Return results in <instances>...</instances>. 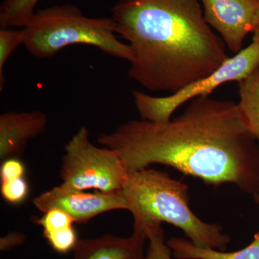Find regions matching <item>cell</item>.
<instances>
[{"instance_id": "cell-1", "label": "cell", "mask_w": 259, "mask_h": 259, "mask_svg": "<svg viewBox=\"0 0 259 259\" xmlns=\"http://www.w3.org/2000/svg\"><path fill=\"white\" fill-rule=\"evenodd\" d=\"M97 142L117 151L129 172L165 165L207 185L259 194L258 144L236 102L196 97L167 122L130 120Z\"/></svg>"}, {"instance_id": "cell-2", "label": "cell", "mask_w": 259, "mask_h": 259, "mask_svg": "<svg viewBox=\"0 0 259 259\" xmlns=\"http://www.w3.org/2000/svg\"><path fill=\"white\" fill-rule=\"evenodd\" d=\"M111 13L134 52L129 77L149 91L176 93L230 58L199 0H118Z\"/></svg>"}, {"instance_id": "cell-3", "label": "cell", "mask_w": 259, "mask_h": 259, "mask_svg": "<svg viewBox=\"0 0 259 259\" xmlns=\"http://www.w3.org/2000/svg\"><path fill=\"white\" fill-rule=\"evenodd\" d=\"M121 193L134 216V226L146 235L167 223L199 248L226 251L231 243L220 223L204 222L192 212L188 186L166 172L151 168L129 172Z\"/></svg>"}, {"instance_id": "cell-4", "label": "cell", "mask_w": 259, "mask_h": 259, "mask_svg": "<svg viewBox=\"0 0 259 259\" xmlns=\"http://www.w3.org/2000/svg\"><path fill=\"white\" fill-rule=\"evenodd\" d=\"M23 28V45L38 59L52 57L69 46L83 44L130 63L134 60L131 47L116 36L112 18H90L75 5H54L38 10Z\"/></svg>"}, {"instance_id": "cell-5", "label": "cell", "mask_w": 259, "mask_h": 259, "mask_svg": "<svg viewBox=\"0 0 259 259\" xmlns=\"http://www.w3.org/2000/svg\"><path fill=\"white\" fill-rule=\"evenodd\" d=\"M62 157L61 187L73 190L120 192L129 171L113 149L95 146L86 126L66 144Z\"/></svg>"}, {"instance_id": "cell-6", "label": "cell", "mask_w": 259, "mask_h": 259, "mask_svg": "<svg viewBox=\"0 0 259 259\" xmlns=\"http://www.w3.org/2000/svg\"><path fill=\"white\" fill-rule=\"evenodd\" d=\"M259 67V40L229 58L215 71L203 79L187 85L168 96L153 97L139 90L132 95L135 105L143 120L165 122L171 119L177 109L196 97L208 96L218 87L231 81H241Z\"/></svg>"}, {"instance_id": "cell-7", "label": "cell", "mask_w": 259, "mask_h": 259, "mask_svg": "<svg viewBox=\"0 0 259 259\" xmlns=\"http://www.w3.org/2000/svg\"><path fill=\"white\" fill-rule=\"evenodd\" d=\"M32 203L42 213L51 209H59L69 214L75 223L84 224L99 214L127 209V204L120 192L69 190L60 185L36 196Z\"/></svg>"}, {"instance_id": "cell-8", "label": "cell", "mask_w": 259, "mask_h": 259, "mask_svg": "<svg viewBox=\"0 0 259 259\" xmlns=\"http://www.w3.org/2000/svg\"><path fill=\"white\" fill-rule=\"evenodd\" d=\"M206 22L217 30L231 52L242 50L243 41L253 30L259 0H200Z\"/></svg>"}, {"instance_id": "cell-9", "label": "cell", "mask_w": 259, "mask_h": 259, "mask_svg": "<svg viewBox=\"0 0 259 259\" xmlns=\"http://www.w3.org/2000/svg\"><path fill=\"white\" fill-rule=\"evenodd\" d=\"M48 117L41 111L8 112L0 115V160L18 158L30 140L44 134Z\"/></svg>"}, {"instance_id": "cell-10", "label": "cell", "mask_w": 259, "mask_h": 259, "mask_svg": "<svg viewBox=\"0 0 259 259\" xmlns=\"http://www.w3.org/2000/svg\"><path fill=\"white\" fill-rule=\"evenodd\" d=\"M148 237L142 228L134 226L128 237L104 235L79 240L73 259H146Z\"/></svg>"}, {"instance_id": "cell-11", "label": "cell", "mask_w": 259, "mask_h": 259, "mask_svg": "<svg viewBox=\"0 0 259 259\" xmlns=\"http://www.w3.org/2000/svg\"><path fill=\"white\" fill-rule=\"evenodd\" d=\"M253 198L259 207V194ZM166 243L175 259H259V229L248 246L234 252L199 248L187 238L180 237H171Z\"/></svg>"}, {"instance_id": "cell-12", "label": "cell", "mask_w": 259, "mask_h": 259, "mask_svg": "<svg viewBox=\"0 0 259 259\" xmlns=\"http://www.w3.org/2000/svg\"><path fill=\"white\" fill-rule=\"evenodd\" d=\"M238 83V106L259 146V67Z\"/></svg>"}, {"instance_id": "cell-13", "label": "cell", "mask_w": 259, "mask_h": 259, "mask_svg": "<svg viewBox=\"0 0 259 259\" xmlns=\"http://www.w3.org/2000/svg\"><path fill=\"white\" fill-rule=\"evenodd\" d=\"M40 0H4L0 6L1 28H25L36 12L35 7Z\"/></svg>"}, {"instance_id": "cell-14", "label": "cell", "mask_w": 259, "mask_h": 259, "mask_svg": "<svg viewBox=\"0 0 259 259\" xmlns=\"http://www.w3.org/2000/svg\"><path fill=\"white\" fill-rule=\"evenodd\" d=\"M24 30L12 28L0 29V91L3 92L5 83V66L7 61L17 48L24 44Z\"/></svg>"}, {"instance_id": "cell-15", "label": "cell", "mask_w": 259, "mask_h": 259, "mask_svg": "<svg viewBox=\"0 0 259 259\" xmlns=\"http://www.w3.org/2000/svg\"><path fill=\"white\" fill-rule=\"evenodd\" d=\"M35 223L42 227L44 235L72 228L74 220L67 213L59 209H51L37 218Z\"/></svg>"}, {"instance_id": "cell-16", "label": "cell", "mask_w": 259, "mask_h": 259, "mask_svg": "<svg viewBox=\"0 0 259 259\" xmlns=\"http://www.w3.org/2000/svg\"><path fill=\"white\" fill-rule=\"evenodd\" d=\"M148 246L146 259H173L171 250L165 242L162 226L153 228L147 233Z\"/></svg>"}, {"instance_id": "cell-17", "label": "cell", "mask_w": 259, "mask_h": 259, "mask_svg": "<svg viewBox=\"0 0 259 259\" xmlns=\"http://www.w3.org/2000/svg\"><path fill=\"white\" fill-rule=\"evenodd\" d=\"M44 236L51 248L61 254H65L74 250L79 241L74 227L47 233L44 235Z\"/></svg>"}, {"instance_id": "cell-18", "label": "cell", "mask_w": 259, "mask_h": 259, "mask_svg": "<svg viewBox=\"0 0 259 259\" xmlns=\"http://www.w3.org/2000/svg\"><path fill=\"white\" fill-rule=\"evenodd\" d=\"M0 192L6 202L13 204H20L28 197V183L24 177L18 180L1 182Z\"/></svg>"}, {"instance_id": "cell-19", "label": "cell", "mask_w": 259, "mask_h": 259, "mask_svg": "<svg viewBox=\"0 0 259 259\" xmlns=\"http://www.w3.org/2000/svg\"><path fill=\"white\" fill-rule=\"evenodd\" d=\"M25 172V165L18 158H8L2 161L0 179L1 182L18 180L23 178Z\"/></svg>"}, {"instance_id": "cell-20", "label": "cell", "mask_w": 259, "mask_h": 259, "mask_svg": "<svg viewBox=\"0 0 259 259\" xmlns=\"http://www.w3.org/2000/svg\"><path fill=\"white\" fill-rule=\"evenodd\" d=\"M26 239V236L19 232L10 233L0 239V250L1 251H8L15 247L23 244Z\"/></svg>"}, {"instance_id": "cell-21", "label": "cell", "mask_w": 259, "mask_h": 259, "mask_svg": "<svg viewBox=\"0 0 259 259\" xmlns=\"http://www.w3.org/2000/svg\"><path fill=\"white\" fill-rule=\"evenodd\" d=\"M253 40H259V10L255 15L253 25Z\"/></svg>"}]
</instances>
